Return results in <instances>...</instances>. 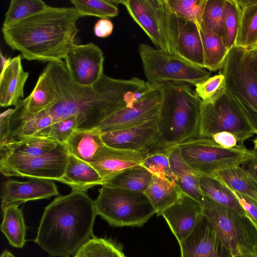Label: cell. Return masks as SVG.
<instances>
[{
    "label": "cell",
    "instance_id": "obj_1",
    "mask_svg": "<svg viewBox=\"0 0 257 257\" xmlns=\"http://www.w3.org/2000/svg\"><path fill=\"white\" fill-rule=\"evenodd\" d=\"M48 69L54 85L57 100L46 109L53 123L79 115L85 119L81 128L95 127L103 119L126 106L134 105L151 90V85L137 77L117 79L103 74L91 86H82L70 77L64 61L48 62Z\"/></svg>",
    "mask_w": 257,
    "mask_h": 257
},
{
    "label": "cell",
    "instance_id": "obj_2",
    "mask_svg": "<svg viewBox=\"0 0 257 257\" xmlns=\"http://www.w3.org/2000/svg\"><path fill=\"white\" fill-rule=\"evenodd\" d=\"M83 17L73 7L47 5L39 12L2 28L5 43L29 61L59 62L77 44V22Z\"/></svg>",
    "mask_w": 257,
    "mask_h": 257
},
{
    "label": "cell",
    "instance_id": "obj_3",
    "mask_svg": "<svg viewBox=\"0 0 257 257\" xmlns=\"http://www.w3.org/2000/svg\"><path fill=\"white\" fill-rule=\"evenodd\" d=\"M97 215L86 192L59 196L45 208L35 242L50 256H70L93 236Z\"/></svg>",
    "mask_w": 257,
    "mask_h": 257
},
{
    "label": "cell",
    "instance_id": "obj_4",
    "mask_svg": "<svg viewBox=\"0 0 257 257\" xmlns=\"http://www.w3.org/2000/svg\"><path fill=\"white\" fill-rule=\"evenodd\" d=\"M162 99L158 117L159 138L149 153L168 152L198 136L202 102L191 86L178 82L160 85Z\"/></svg>",
    "mask_w": 257,
    "mask_h": 257
},
{
    "label": "cell",
    "instance_id": "obj_5",
    "mask_svg": "<svg viewBox=\"0 0 257 257\" xmlns=\"http://www.w3.org/2000/svg\"><path fill=\"white\" fill-rule=\"evenodd\" d=\"M202 213L233 257L251 253L257 230L246 215L203 196Z\"/></svg>",
    "mask_w": 257,
    "mask_h": 257
},
{
    "label": "cell",
    "instance_id": "obj_6",
    "mask_svg": "<svg viewBox=\"0 0 257 257\" xmlns=\"http://www.w3.org/2000/svg\"><path fill=\"white\" fill-rule=\"evenodd\" d=\"M221 132L233 134L242 145L257 135V127L246 110L233 94L226 91L214 102H202L198 137L210 138Z\"/></svg>",
    "mask_w": 257,
    "mask_h": 257
},
{
    "label": "cell",
    "instance_id": "obj_7",
    "mask_svg": "<svg viewBox=\"0 0 257 257\" xmlns=\"http://www.w3.org/2000/svg\"><path fill=\"white\" fill-rule=\"evenodd\" d=\"M97 214L113 226H140L156 211L143 192L102 185L94 200Z\"/></svg>",
    "mask_w": 257,
    "mask_h": 257
},
{
    "label": "cell",
    "instance_id": "obj_8",
    "mask_svg": "<svg viewBox=\"0 0 257 257\" xmlns=\"http://www.w3.org/2000/svg\"><path fill=\"white\" fill-rule=\"evenodd\" d=\"M187 164L199 176H211L214 172L246 164L256 157L253 149L239 145L225 149L211 138L197 137L177 146Z\"/></svg>",
    "mask_w": 257,
    "mask_h": 257
},
{
    "label": "cell",
    "instance_id": "obj_9",
    "mask_svg": "<svg viewBox=\"0 0 257 257\" xmlns=\"http://www.w3.org/2000/svg\"><path fill=\"white\" fill-rule=\"evenodd\" d=\"M138 52L147 82L151 85L172 82L195 86L211 75L204 68L145 43L139 45Z\"/></svg>",
    "mask_w": 257,
    "mask_h": 257
},
{
    "label": "cell",
    "instance_id": "obj_10",
    "mask_svg": "<svg viewBox=\"0 0 257 257\" xmlns=\"http://www.w3.org/2000/svg\"><path fill=\"white\" fill-rule=\"evenodd\" d=\"M157 49L173 55V14L166 0H120Z\"/></svg>",
    "mask_w": 257,
    "mask_h": 257
},
{
    "label": "cell",
    "instance_id": "obj_11",
    "mask_svg": "<svg viewBox=\"0 0 257 257\" xmlns=\"http://www.w3.org/2000/svg\"><path fill=\"white\" fill-rule=\"evenodd\" d=\"M221 72L225 76L226 90L238 99L257 127V78L248 50L237 46L231 48Z\"/></svg>",
    "mask_w": 257,
    "mask_h": 257
},
{
    "label": "cell",
    "instance_id": "obj_12",
    "mask_svg": "<svg viewBox=\"0 0 257 257\" xmlns=\"http://www.w3.org/2000/svg\"><path fill=\"white\" fill-rule=\"evenodd\" d=\"M69 153L60 144L45 155L28 158L1 157L0 171L5 177H27L59 181L68 161Z\"/></svg>",
    "mask_w": 257,
    "mask_h": 257
},
{
    "label": "cell",
    "instance_id": "obj_13",
    "mask_svg": "<svg viewBox=\"0 0 257 257\" xmlns=\"http://www.w3.org/2000/svg\"><path fill=\"white\" fill-rule=\"evenodd\" d=\"M52 124L53 118L47 110L32 114L19 101L14 108L1 114L0 145L48 138Z\"/></svg>",
    "mask_w": 257,
    "mask_h": 257
},
{
    "label": "cell",
    "instance_id": "obj_14",
    "mask_svg": "<svg viewBox=\"0 0 257 257\" xmlns=\"http://www.w3.org/2000/svg\"><path fill=\"white\" fill-rule=\"evenodd\" d=\"M162 99L161 86L154 85L149 93L134 105L115 111L93 128L103 133L125 129L144 123L158 116Z\"/></svg>",
    "mask_w": 257,
    "mask_h": 257
},
{
    "label": "cell",
    "instance_id": "obj_15",
    "mask_svg": "<svg viewBox=\"0 0 257 257\" xmlns=\"http://www.w3.org/2000/svg\"><path fill=\"white\" fill-rule=\"evenodd\" d=\"M64 60L71 78L80 86L93 85L104 74L103 52L93 43L76 44Z\"/></svg>",
    "mask_w": 257,
    "mask_h": 257
},
{
    "label": "cell",
    "instance_id": "obj_16",
    "mask_svg": "<svg viewBox=\"0 0 257 257\" xmlns=\"http://www.w3.org/2000/svg\"><path fill=\"white\" fill-rule=\"evenodd\" d=\"M179 243L181 257H233L203 215Z\"/></svg>",
    "mask_w": 257,
    "mask_h": 257
},
{
    "label": "cell",
    "instance_id": "obj_17",
    "mask_svg": "<svg viewBox=\"0 0 257 257\" xmlns=\"http://www.w3.org/2000/svg\"><path fill=\"white\" fill-rule=\"evenodd\" d=\"M158 116L140 124L102 133L105 145L116 149L139 151L150 149L159 138Z\"/></svg>",
    "mask_w": 257,
    "mask_h": 257
},
{
    "label": "cell",
    "instance_id": "obj_18",
    "mask_svg": "<svg viewBox=\"0 0 257 257\" xmlns=\"http://www.w3.org/2000/svg\"><path fill=\"white\" fill-rule=\"evenodd\" d=\"M173 15V55L205 68L200 30L194 23Z\"/></svg>",
    "mask_w": 257,
    "mask_h": 257
},
{
    "label": "cell",
    "instance_id": "obj_19",
    "mask_svg": "<svg viewBox=\"0 0 257 257\" xmlns=\"http://www.w3.org/2000/svg\"><path fill=\"white\" fill-rule=\"evenodd\" d=\"M59 194L55 183L49 180L33 178L27 181L8 180L1 195V208L19 206L30 201L47 199Z\"/></svg>",
    "mask_w": 257,
    "mask_h": 257
},
{
    "label": "cell",
    "instance_id": "obj_20",
    "mask_svg": "<svg viewBox=\"0 0 257 257\" xmlns=\"http://www.w3.org/2000/svg\"><path fill=\"white\" fill-rule=\"evenodd\" d=\"M160 215L165 218L179 243L191 233L203 216L202 204L182 192L179 199Z\"/></svg>",
    "mask_w": 257,
    "mask_h": 257
},
{
    "label": "cell",
    "instance_id": "obj_21",
    "mask_svg": "<svg viewBox=\"0 0 257 257\" xmlns=\"http://www.w3.org/2000/svg\"><path fill=\"white\" fill-rule=\"evenodd\" d=\"M149 152V149L134 151L105 145L90 164L103 181L127 168L142 165Z\"/></svg>",
    "mask_w": 257,
    "mask_h": 257
},
{
    "label": "cell",
    "instance_id": "obj_22",
    "mask_svg": "<svg viewBox=\"0 0 257 257\" xmlns=\"http://www.w3.org/2000/svg\"><path fill=\"white\" fill-rule=\"evenodd\" d=\"M22 59L21 55L9 58L1 68L0 105L2 107L15 106L23 99L24 87L29 73L24 70Z\"/></svg>",
    "mask_w": 257,
    "mask_h": 257
},
{
    "label": "cell",
    "instance_id": "obj_23",
    "mask_svg": "<svg viewBox=\"0 0 257 257\" xmlns=\"http://www.w3.org/2000/svg\"><path fill=\"white\" fill-rule=\"evenodd\" d=\"M59 182L70 186L72 191L86 192L95 186H102L103 180L90 164L69 153L65 173Z\"/></svg>",
    "mask_w": 257,
    "mask_h": 257
},
{
    "label": "cell",
    "instance_id": "obj_24",
    "mask_svg": "<svg viewBox=\"0 0 257 257\" xmlns=\"http://www.w3.org/2000/svg\"><path fill=\"white\" fill-rule=\"evenodd\" d=\"M101 135L93 128H77L64 145L69 154L90 164L105 146Z\"/></svg>",
    "mask_w": 257,
    "mask_h": 257
},
{
    "label": "cell",
    "instance_id": "obj_25",
    "mask_svg": "<svg viewBox=\"0 0 257 257\" xmlns=\"http://www.w3.org/2000/svg\"><path fill=\"white\" fill-rule=\"evenodd\" d=\"M239 11L235 46L249 50L257 44V0H235Z\"/></svg>",
    "mask_w": 257,
    "mask_h": 257
},
{
    "label": "cell",
    "instance_id": "obj_26",
    "mask_svg": "<svg viewBox=\"0 0 257 257\" xmlns=\"http://www.w3.org/2000/svg\"><path fill=\"white\" fill-rule=\"evenodd\" d=\"M169 159L177 185L183 193L202 204L203 196L199 188V176L184 161L178 147L170 150Z\"/></svg>",
    "mask_w": 257,
    "mask_h": 257
},
{
    "label": "cell",
    "instance_id": "obj_27",
    "mask_svg": "<svg viewBox=\"0 0 257 257\" xmlns=\"http://www.w3.org/2000/svg\"><path fill=\"white\" fill-rule=\"evenodd\" d=\"M57 98L54 83L45 67L31 93L19 101L29 112L37 114L49 108L55 103Z\"/></svg>",
    "mask_w": 257,
    "mask_h": 257
},
{
    "label": "cell",
    "instance_id": "obj_28",
    "mask_svg": "<svg viewBox=\"0 0 257 257\" xmlns=\"http://www.w3.org/2000/svg\"><path fill=\"white\" fill-rule=\"evenodd\" d=\"M182 191L175 182L153 176L144 193L156 211L157 215L174 204L180 197Z\"/></svg>",
    "mask_w": 257,
    "mask_h": 257
},
{
    "label": "cell",
    "instance_id": "obj_29",
    "mask_svg": "<svg viewBox=\"0 0 257 257\" xmlns=\"http://www.w3.org/2000/svg\"><path fill=\"white\" fill-rule=\"evenodd\" d=\"M50 138H36L19 142L0 145L1 157L28 158L42 156L59 145Z\"/></svg>",
    "mask_w": 257,
    "mask_h": 257
},
{
    "label": "cell",
    "instance_id": "obj_30",
    "mask_svg": "<svg viewBox=\"0 0 257 257\" xmlns=\"http://www.w3.org/2000/svg\"><path fill=\"white\" fill-rule=\"evenodd\" d=\"M211 177L220 181L231 190L257 202V186L243 165L215 172Z\"/></svg>",
    "mask_w": 257,
    "mask_h": 257
},
{
    "label": "cell",
    "instance_id": "obj_31",
    "mask_svg": "<svg viewBox=\"0 0 257 257\" xmlns=\"http://www.w3.org/2000/svg\"><path fill=\"white\" fill-rule=\"evenodd\" d=\"M153 175L143 165L127 168L104 180L102 185L143 192L148 188Z\"/></svg>",
    "mask_w": 257,
    "mask_h": 257
},
{
    "label": "cell",
    "instance_id": "obj_32",
    "mask_svg": "<svg viewBox=\"0 0 257 257\" xmlns=\"http://www.w3.org/2000/svg\"><path fill=\"white\" fill-rule=\"evenodd\" d=\"M3 220L1 230L10 244L21 248L25 244L27 227L21 209L17 205L8 206L2 209Z\"/></svg>",
    "mask_w": 257,
    "mask_h": 257
},
{
    "label": "cell",
    "instance_id": "obj_33",
    "mask_svg": "<svg viewBox=\"0 0 257 257\" xmlns=\"http://www.w3.org/2000/svg\"><path fill=\"white\" fill-rule=\"evenodd\" d=\"M204 68L210 72L221 70L229 51L224 40L218 35L201 26Z\"/></svg>",
    "mask_w": 257,
    "mask_h": 257
},
{
    "label": "cell",
    "instance_id": "obj_34",
    "mask_svg": "<svg viewBox=\"0 0 257 257\" xmlns=\"http://www.w3.org/2000/svg\"><path fill=\"white\" fill-rule=\"evenodd\" d=\"M199 185L203 196L241 214L246 215L232 191L217 179L211 176H199Z\"/></svg>",
    "mask_w": 257,
    "mask_h": 257
},
{
    "label": "cell",
    "instance_id": "obj_35",
    "mask_svg": "<svg viewBox=\"0 0 257 257\" xmlns=\"http://www.w3.org/2000/svg\"><path fill=\"white\" fill-rule=\"evenodd\" d=\"M70 3L82 17L108 19L117 16L119 13L117 1L71 0Z\"/></svg>",
    "mask_w": 257,
    "mask_h": 257
},
{
    "label": "cell",
    "instance_id": "obj_36",
    "mask_svg": "<svg viewBox=\"0 0 257 257\" xmlns=\"http://www.w3.org/2000/svg\"><path fill=\"white\" fill-rule=\"evenodd\" d=\"M47 5L41 0H11L2 28L9 27L39 12Z\"/></svg>",
    "mask_w": 257,
    "mask_h": 257
},
{
    "label": "cell",
    "instance_id": "obj_37",
    "mask_svg": "<svg viewBox=\"0 0 257 257\" xmlns=\"http://www.w3.org/2000/svg\"><path fill=\"white\" fill-rule=\"evenodd\" d=\"M171 12L194 23L200 30L206 0H166Z\"/></svg>",
    "mask_w": 257,
    "mask_h": 257
},
{
    "label": "cell",
    "instance_id": "obj_38",
    "mask_svg": "<svg viewBox=\"0 0 257 257\" xmlns=\"http://www.w3.org/2000/svg\"><path fill=\"white\" fill-rule=\"evenodd\" d=\"M226 9L227 0H206L202 23V26L218 35L224 41Z\"/></svg>",
    "mask_w": 257,
    "mask_h": 257
},
{
    "label": "cell",
    "instance_id": "obj_39",
    "mask_svg": "<svg viewBox=\"0 0 257 257\" xmlns=\"http://www.w3.org/2000/svg\"><path fill=\"white\" fill-rule=\"evenodd\" d=\"M74 257H126L111 241L93 236L74 254Z\"/></svg>",
    "mask_w": 257,
    "mask_h": 257
},
{
    "label": "cell",
    "instance_id": "obj_40",
    "mask_svg": "<svg viewBox=\"0 0 257 257\" xmlns=\"http://www.w3.org/2000/svg\"><path fill=\"white\" fill-rule=\"evenodd\" d=\"M195 92L204 103H212L226 93V78L221 72L195 85Z\"/></svg>",
    "mask_w": 257,
    "mask_h": 257
},
{
    "label": "cell",
    "instance_id": "obj_41",
    "mask_svg": "<svg viewBox=\"0 0 257 257\" xmlns=\"http://www.w3.org/2000/svg\"><path fill=\"white\" fill-rule=\"evenodd\" d=\"M169 152L149 153L142 165L152 175L171 182H176L170 165Z\"/></svg>",
    "mask_w": 257,
    "mask_h": 257
},
{
    "label": "cell",
    "instance_id": "obj_42",
    "mask_svg": "<svg viewBox=\"0 0 257 257\" xmlns=\"http://www.w3.org/2000/svg\"><path fill=\"white\" fill-rule=\"evenodd\" d=\"M84 122V117L79 115L61 119L53 123L48 137L64 145L73 132L77 128H81Z\"/></svg>",
    "mask_w": 257,
    "mask_h": 257
},
{
    "label": "cell",
    "instance_id": "obj_43",
    "mask_svg": "<svg viewBox=\"0 0 257 257\" xmlns=\"http://www.w3.org/2000/svg\"><path fill=\"white\" fill-rule=\"evenodd\" d=\"M238 7L235 0H227L224 32L225 44L229 50L235 46L238 26Z\"/></svg>",
    "mask_w": 257,
    "mask_h": 257
},
{
    "label": "cell",
    "instance_id": "obj_44",
    "mask_svg": "<svg viewBox=\"0 0 257 257\" xmlns=\"http://www.w3.org/2000/svg\"><path fill=\"white\" fill-rule=\"evenodd\" d=\"M232 191L246 216L249 218L257 230V202L237 192Z\"/></svg>",
    "mask_w": 257,
    "mask_h": 257
},
{
    "label": "cell",
    "instance_id": "obj_45",
    "mask_svg": "<svg viewBox=\"0 0 257 257\" xmlns=\"http://www.w3.org/2000/svg\"><path fill=\"white\" fill-rule=\"evenodd\" d=\"M210 138L220 147L225 149H232L240 145L236 137L228 132L216 133Z\"/></svg>",
    "mask_w": 257,
    "mask_h": 257
},
{
    "label": "cell",
    "instance_id": "obj_46",
    "mask_svg": "<svg viewBox=\"0 0 257 257\" xmlns=\"http://www.w3.org/2000/svg\"><path fill=\"white\" fill-rule=\"evenodd\" d=\"M113 24L109 19H100L94 26V33L99 38H106L112 33Z\"/></svg>",
    "mask_w": 257,
    "mask_h": 257
},
{
    "label": "cell",
    "instance_id": "obj_47",
    "mask_svg": "<svg viewBox=\"0 0 257 257\" xmlns=\"http://www.w3.org/2000/svg\"><path fill=\"white\" fill-rule=\"evenodd\" d=\"M257 186V159L243 165Z\"/></svg>",
    "mask_w": 257,
    "mask_h": 257
},
{
    "label": "cell",
    "instance_id": "obj_48",
    "mask_svg": "<svg viewBox=\"0 0 257 257\" xmlns=\"http://www.w3.org/2000/svg\"><path fill=\"white\" fill-rule=\"evenodd\" d=\"M252 69L257 78V51L248 50Z\"/></svg>",
    "mask_w": 257,
    "mask_h": 257
},
{
    "label": "cell",
    "instance_id": "obj_49",
    "mask_svg": "<svg viewBox=\"0 0 257 257\" xmlns=\"http://www.w3.org/2000/svg\"><path fill=\"white\" fill-rule=\"evenodd\" d=\"M251 254L253 257H257V244L253 248Z\"/></svg>",
    "mask_w": 257,
    "mask_h": 257
},
{
    "label": "cell",
    "instance_id": "obj_50",
    "mask_svg": "<svg viewBox=\"0 0 257 257\" xmlns=\"http://www.w3.org/2000/svg\"><path fill=\"white\" fill-rule=\"evenodd\" d=\"M253 143L254 145V149H257V138H255L253 140Z\"/></svg>",
    "mask_w": 257,
    "mask_h": 257
},
{
    "label": "cell",
    "instance_id": "obj_51",
    "mask_svg": "<svg viewBox=\"0 0 257 257\" xmlns=\"http://www.w3.org/2000/svg\"><path fill=\"white\" fill-rule=\"evenodd\" d=\"M249 50H253V51H257V44L255 46V47L253 48H252V49Z\"/></svg>",
    "mask_w": 257,
    "mask_h": 257
},
{
    "label": "cell",
    "instance_id": "obj_52",
    "mask_svg": "<svg viewBox=\"0 0 257 257\" xmlns=\"http://www.w3.org/2000/svg\"><path fill=\"white\" fill-rule=\"evenodd\" d=\"M254 151L256 152V159H257V149H254Z\"/></svg>",
    "mask_w": 257,
    "mask_h": 257
},
{
    "label": "cell",
    "instance_id": "obj_53",
    "mask_svg": "<svg viewBox=\"0 0 257 257\" xmlns=\"http://www.w3.org/2000/svg\"><path fill=\"white\" fill-rule=\"evenodd\" d=\"M66 257H69V256H66Z\"/></svg>",
    "mask_w": 257,
    "mask_h": 257
},
{
    "label": "cell",
    "instance_id": "obj_54",
    "mask_svg": "<svg viewBox=\"0 0 257 257\" xmlns=\"http://www.w3.org/2000/svg\"><path fill=\"white\" fill-rule=\"evenodd\" d=\"M237 257H239V256H237Z\"/></svg>",
    "mask_w": 257,
    "mask_h": 257
}]
</instances>
